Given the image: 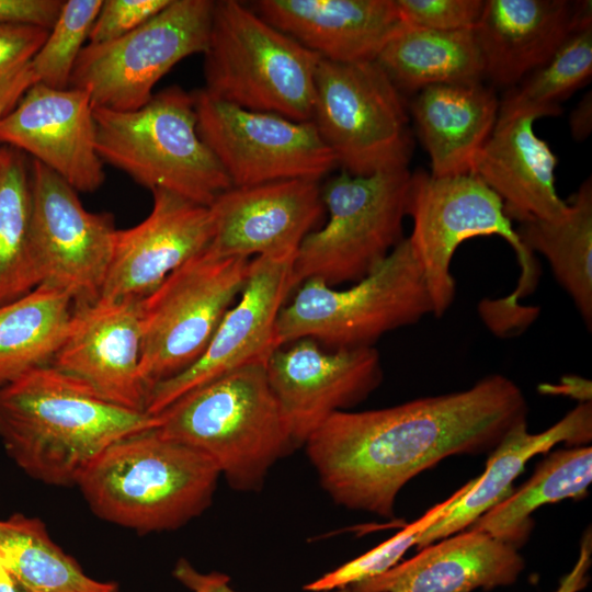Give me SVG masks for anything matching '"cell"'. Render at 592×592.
I'll return each mask as SVG.
<instances>
[{
    "instance_id": "obj_1",
    "label": "cell",
    "mask_w": 592,
    "mask_h": 592,
    "mask_svg": "<svg viewBox=\"0 0 592 592\" xmlns=\"http://www.w3.org/2000/svg\"><path fill=\"white\" fill-rule=\"evenodd\" d=\"M526 417L520 387L492 374L460 391L384 409L338 411L305 446L334 502L391 517L397 494L410 479L448 456L494 449Z\"/></svg>"
},
{
    "instance_id": "obj_2",
    "label": "cell",
    "mask_w": 592,
    "mask_h": 592,
    "mask_svg": "<svg viewBox=\"0 0 592 592\" xmlns=\"http://www.w3.org/2000/svg\"><path fill=\"white\" fill-rule=\"evenodd\" d=\"M157 415L114 405L52 365L0 388V440L33 479L77 485L112 444L155 429Z\"/></svg>"
},
{
    "instance_id": "obj_3",
    "label": "cell",
    "mask_w": 592,
    "mask_h": 592,
    "mask_svg": "<svg viewBox=\"0 0 592 592\" xmlns=\"http://www.w3.org/2000/svg\"><path fill=\"white\" fill-rule=\"evenodd\" d=\"M220 471L204 453L151 429L109 446L77 486L100 519L139 534L172 531L212 503Z\"/></svg>"
},
{
    "instance_id": "obj_4",
    "label": "cell",
    "mask_w": 592,
    "mask_h": 592,
    "mask_svg": "<svg viewBox=\"0 0 592 592\" xmlns=\"http://www.w3.org/2000/svg\"><path fill=\"white\" fill-rule=\"evenodd\" d=\"M157 417L161 435L204 453L239 491L260 490L271 467L295 448L264 365L198 386Z\"/></svg>"
},
{
    "instance_id": "obj_5",
    "label": "cell",
    "mask_w": 592,
    "mask_h": 592,
    "mask_svg": "<svg viewBox=\"0 0 592 592\" xmlns=\"http://www.w3.org/2000/svg\"><path fill=\"white\" fill-rule=\"evenodd\" d=\"M407 215L413 220L407 238L432 300V315L441 318L455 299L451 262L459 244L473 237L497 235L513 248L521 275L511 295L492 301V309L504 322L519 323L527 317L528 308L519 301L535 289L539 265L521 242L501 198L477 175L433 177L421 170L411 173Z\"/></svg>"
},
{
    "instance_id": "obj_6",
    "label": "cell",
    "mask_w": 592,
    "mask_h": 592,
    "mask_svg": "<svg viewBox=\"0 0 592 592\" xmlns=\"http://www.w3.org/2000/svg\"><path fill=\"white\" fill-rule=\"evenodd\" d=\"M102 159L150 191L163 190L204 206L232 184L202 140L192 92L168 87L134 111L93 107Z\"/></svg>"
},
{
    "instance_id": "obj_7",
    "label": "cell",
    "mask_w": 592,
    "mask_h": 592,
    "mask_svg": "<svg viewBox=\"0 0 592 592\" xmlns=\"http://www.w3.org/2000/svg\"><path fill=\"white\" fill-rule=\"evenodd\" d=\"M203 88L246 110L311 121L320 57L236 0L215 1Z\"/></svg>"
},
{
    "instance_id": "obj_8",
    "label": "cell",
    "mask_w": 592,
    "mask_h": 592,
    "mask_svg": "<svg viewBox=\"0 0 592 592\" xmlns=\"http://www.w3.org/2000/svg\"><path fill=\"white\" fill-rule=\"evenodd\" d=\"M281 309L280 346L308 338L332 350L371 348L384 334L433 314L432 300L406 237L371 274L345 289L310 278Z\"/></svg>"
},
{
    "instance_id": "obj_9",
    "label": "cell",
    "mask_w": 592,
    "mask_h": 592,
    "mask_svg": "<svg viewBox=\"0 0 592 592\" xmlns=\"http://www.w3.org/2000/svg\"><path fill=\"white\" fill-rule=\"evenodd\" d=\"M410 183L408 168L368 177L342 171L329 179L321 186L328 220L309 232L296 252L295 287L310 278L332 287L357 282L380 265L406 238Z\"/></svg>"
},
{
    "instance_id": "obj_10",
    "label": "cell",
    "mask_w": 592,
    "mask_h": 592,
    "mask_svg": "<svg viewBox=\"0 0 592 592\" xmlns=\"http://www.w3.org/2000/svg\"><path fill=\"white\" fill-rule=\"evenodd\" d=\"M311 122L351 175L407 169L413 147L408 105L375 60L320 59Z\"/></svg>"
},
{
    "instance_id": "obj_11",
    "label": "cell",
    "mask_w": 592,
    "mask_h": 592,
    "mask_svg": "<svg viewBox=\"0 0 592 592\" xmlns=\"http://www.w3.org/2000/svg\"><path fill=\"white\" fill-rule=\"evenodd\" d=\"M249 264L250 259L223 258L206 248L139 299L140 375L148 392L203 354L238 299Z\"/></svg>"
},
{
    "instance_id": "obj_12",
    "label": "cell",
    "mask_w": 592,
    "mask_h": 592,
    "mask_svg": "<svg viewBox=\"0 0 592 592\" xmlns=\"http://www.w3.org/2000/svg\"><path fill=\"white\" fill-rule=\"evenodd\" d=\"M213 0H171L157 15L126 35L80 52L69 87L87 90L94 107L134 111L182 59L208 45Z\"/></svg>"
},
{
    "instance_id": "obj_13",
    "label": "cell",
    "mask_w": 592,
    "mask_h": 592,
    "mask_svg": "<svg viewBox=\"0 0 592 592\" xmlns=\"http://www.w3.org/2000/svg\"><path fill=\"white\" fill-rule=\"evenodd\" d=\"M192 94L198 135L232 186L289 179L320 181L338 166L311 121L246 110L204 89Z\"/></svg>"
},
{
    "instance_id": "obj_14",
    "label": "cell",
    "mask_w": 592,
    "mask_h": 592,
    "mask_svg": "<svg viewBox=\"0 0 592 592\" xmlns=\"http://www.w3.org/2000/svg\"><path fill=\"white\" fill-rule=\"evenodd\" d=\"M30 170V244L39 284L64 292L73 305L93 303L113 254V216L87 210L77 191L41 162L33 160Z\"/></svg>"
},
{
    "instance_id": "obj_15",
    "label": "cell",
    "mask_w": 592,
    "mask_h": 592,
    "mask_svg": "<svg viewBox=\"0 0 592 592\" xmlns=\"http://www.w3.org/2000/svg\"><path fill=\"white\" fill-rule=\"evenodd\" d=\"M296 252L250 260L246 284L217 327L203 354L185 371L150 389L146 412L159 414L185 392L231 371L264 365L281 348L276 323L295 292Z\"/></svg>"
},
{
    "instance_id": "obj_16",
    "label": "cell",
    "mask_w": 592,
    "mask_h": 592,
    "mask_svg": "<svg viewBox=\"0 0 592 592\" xmlns=\"http://www.w3.org/2000/svg\"><path fill=\"white\" fill-rule=\"evenodd\" d=\"M288 344L272 354L265 369L297 447L331 414L364 400L383 372L374 346L325 351L308 338Z\"/></svg>"
},
{
    "instance_id": "obj_17",
    "label": "cell",
    "mask_w": 592,
    "mask_h": 592,
    "mask_svg": "<svg viewBox=\"0 0 592 592\" xmlns=\"http://www.w3.org/2000/svg\"><path fill=\"white\" fill-rule=\"evenodd\" d=\"M140 350L139 299L100 297L73 305L67 334L50 365L114 405L146 411Z\"/></svg>"
},
{
    "instance_id": "obj_18",
    "label": "cell",
    "mask_w": 592,
    "mask_h": 592,
    "mask_svg": "<svg viewBox=\"0 0 592 592\" xmlns=\"http://www.w3.org/2000/svg\"><path fill=\"white\" fill-rule=\"evenodd\" d=\"M93 103L87 90L34 83L0 123V143L33 156L77 192L104 182Z\"/></svg>"
},
{
    "instance_id": "obj_19",
    "label": "cell",
    "mask_w": 592,
    "mask_h": 592,
    "mask_svg": "<svg viewBox=\"0 0 592 592\" xmlns=\"http://www.w3.org/2000/svg\"><path fill=\"white\" fill-rule=\"evenodd\" d=\"M208 207L213 237L207 249L247 259L297 252L325 209L321 186L312 179L231 186Z\"/></svg>"
},
{
    "instance_id": "obj_20",
    "label": "cell",
    "mask_w": 592,
    "mask_h": 592,
    "mask_svg": "<svg viewBox=\"0 0 592 592\" xmlns=\"http://www.w3.org/2000/svg\"><path fill=\"white\" fill-rule=\"evenodd\" d=\"M151 193L149 215L132 228L116 230L102 298L146 297L212 240L209 207L163 190Z\"/></svg>"
},
{
    "instance_id": "obj_21",
    "label": "cell",
    "mask_w": 592,
    "mask_h": 592,
    "mask_svg": "<svg viewBox=\"0 0 592 592\" xmlns=\"http://www.w3.org/2000/svg\"><path fill=\"white\" fill-rule=\"evenodd\" d=\"M590 11L591 1L486 0L473 27L485 78L516 86L550 58Z\"/></svg>"
},
{
    "instance_id": "obj_22",
    "label": "cell",
    "mask_w": 592,
    "mask_h": 592,
    "mask_svg": "<svg viewBox=\"0 0 592 592\" xmlns=\"http://www.w3.org/2000/svg\"><path fill=\"white\" fill-rule=\"evenodd\" d=\"M254 12L321 59L376 60L401 25L395 0H259Z\"/></svg>"
},
{
    "instance_id": "obj_23",
    "label": "cell",
    "mask_w": 592,
    "mask_h": 592,
    "mask_svg": "<svg viewBox=\"0 0 592 592\" xmlns=\"http://www.w3.org/2000/svg\"><path fill=\"white\" fill-rule=\"evenodd\" d=\"M528 115L498 116L493 130L476 157L471 173L502 201L510 220H558L568 204L557 194V157L534 132Z\"/></svg>"
},
{
    "instance_id": "obj_24",
    "label": "cell",
    "mask_w": 592,
    "mask_h": 592,
    "mask_svg": "<svg viewBox=\"0 0 592 592\" xmlns=\"http://www.w3.org/2000/svg\"><path fill=\"white\" fill-rule=\"evenodd\" d=\"M524 560L512 544L469 530L422 548L351 592H471L512 584Z\"/></svg>"
},
{
    "instance_id": "obj_25",
    "label": "cell",
    "mask_w": 592,
    "mask_h": 592,
    "mask_svg": "<svg viewBox=\"0 0 592 592\" xmlns=\"http://www.w3.org/2000/svg\"><path fill=\"white\" fill-rule=\"evenodd\" d=\"M408 105L431 159L433 177L471 173L491 135L499 101L482 82L426 87Z\"/></svg>"
},
{
    "instance_id": "obj_26",
    "label": "cell",
    "mask_w": 592,
    "mask_h": 592,
    "mask_svg": "<svg viewBox=\"0 0 592 592\" xmlns=\"http://www.w3.org/2000/svg\"><path fill=\"white\" fill-rule=\"evenodd\" d=\"M591 436V401L580 403L558 423L538 434L527 431V422L519 424L493 449L485 473L470 480L468 489L418 537L415 545L423 548L473 524L512 492V482L534 455L545 453L562 442L583 444Z\"/></svg>"
},
{
    "instance_id": "obj_27",
    "label": "cell",
    "mask_w": 592,
    "mask_h": 592,
    "mask_svg": "<svg viewBox=\"0 0 592 592\" xmlns=\"http://www.w3.org/2000/svg\"><path fill=\"white\" fill-rule=\"evenodd\" d=\"M375 61L402 95L415 94L434 84L485 79L473 29L436 31L402 22Z\"/></svg>"
},
{
    "instance_id": "obj_28",
    "label": "cell",
    "mask_w": 592,
    "mask_h": 592,
    "mask_svg": "<svg viewBox=\"0 0 592 592\" xmlns=\"http://www.w3.org/2000/svg\"><path fill=\"white\" fill-rule=\"evenodd\" d=\"M73 312L64 292L39 284L0 305V388L24 374L50 365Z\"/></svg>"
},
{
    "instance_id": "obj_29",
    "label": "cell",
    "mask_w": 592,
    "mask_h": 592,
    "mask_svg": "<svg viewBox=\"0 0 592 592\" xmlns=\"http://www.w3.org/2000/svg\"><path fill=\"white\" fill-rule=\"evenodd\" d=\"M558 220L530 219L515 229L530 252L548 261L589 331L592 328V181L584 180Z\"/></svg>"
},
{
    "instance_id": "obj_30",
    "label": "cell",
    "mask_w": 592,
    "mask_h": 592,
    "mask_svg": "<svg viewBox=\"0 0 592 592\" xmlns=\"http://www.w3.org/2000/svg\"><path fill=\"white\" fill-rule=\"evenodd\" d=\"M0 565L29 592H115L88 576L50 537L44 522L23 513L0 519Z\"/></svg>"
},
{
    "instance_id": "obj_31",
    "label": "cell",
    "mask_w": 592,
    "mask_h": 592,
    "mask_svg": "<svg viewBox=\"0 0 592 592\" xmlns=\"http://www.w3.org/2000/svg\"><path fill=\"white\" fill-rule=\"evenodd\" d=\"M591 480V446L557 451L540 463L532 478L517 491H512L481 514L470 530L516 547L530 532L532 512L546 503L581 498Z\"/></svg>"
},
{
    "instance_id": "obj_32",
    "label": "cell",
    "mask_w": 592,
    "mask_h": 592,
    "mask_svg": "<svg viewBox=\"0 0 592 592\" xmlns=\"http://www.w3.org/2000/svg\"><path fill=\"white\" fill-rule=\"evenodd\" d=\"M31 170L20 150L0 147V305L39 285L34 266L30 226Z\"/></svg>"
},
{
    "instance_id": "obj_33",
    "label": "cell",
    "mask_w": 592,
    "mask_h": 592,
    "mask_svg": "<svg viewBox=\"0 0 592 592\" xmlns=\"http://www.w3.org/2000/svg\"><path fill=\"white\" fill-rule=\"evenodd\" d=\"M592 75V11L573 27L550 58L524 77L499 102L498 116H555L561 103Z\"/></svg>"
},
{
    "instance_id": "obj_34",
    "label": "cell",
    "mask_w": 592,
    "mask_h": 592,
    "mask_svg": "<svg viewBox=\"0 0 592 592\" xmlns=\"http://www.w3.org/2000/svg\"><path fill=\"white\" fill-rule=\"evenodd\" d=\"M102 1H64L55 25L30 61L37 82L57 90L69 88L75 62L89 39Z\"/></svg>"
},
{
    "instance_id": "obj_35",
    "label": "cell",
    "mask_w": 592,
    "mask_h": 592,
    "mask_svg": "<svg viewBox=\"0 0 592 592\" xmlns=\"http://www.w3.org/2000/svg\"><path fill=\"white\" fill-rule=\"evenodd\" d=\"M470 481L452 497L436 504L417 521L407 524L400 532L364 555L345 562L337 569L304 585L305 591L328 592L346 589L377 577L394 566L403 554L417 544L418 537L433 525L448 508L468 489Z\"/></svg>"
},
{
    "instance_id": "obj_36",
    "label": "cell",
    "mask_w": 592,
    "mask_h": 592,
    "mask_svg": "<svg viewBox=\"0 0 592 592\" xmlns=\"http://www.w3.org/2000/svg\"><path fill=\"white\" fill-rule=\"evenodd\" d=\"M485 0H395L401 22L436 31L473 29Z\"/></svg>"
},
{
    "instance_id": "obj_37",
    "label": "cell",
    "mask_w": 592,
    "mask_h": 592,
    "mask_svg": "<svg viewBox=\"0 0 592 592\" xmlns=\"http://www.w3.org/2000/svg\"><path fill=\"white\" fill-rule=\"evenodd\" d=\"M171 0H103L92 25L90 44L126 35L163 10Z\"/></svg>"
},
{
    "instance_id": "obj_38",
    "label": "cell",
    "mask_w": 592,
    "mask_h": 592,
    "mask_svg": "<svg viewBox=\"0 0 592 592\" xmlns=\"http://www.w3.org/2000/svg\"><path fill=\"white\" fill-rule=\"evenodd\" d=\"M49 31L0 23V79L29 64Z\"/></svg>"
},
{
    "instance_id": "obj_39",
    "label": "cell",
    "mask_w": 592,
    "mask_h": 592,
    "mask_svg": "<svg viewBox=\"0 0 592 592\" xmlns=\"http://www.w3.org/2000/svg\"><path fill=\"white\" fill-rule=\"evenodd\" d=\"M62 0H0V23L52 30Z\"/></svg>"
},
{
    "instance_id": "obj_40",
    "label": "cell",
    "mask_w": 592,
    "mask_h": 592,
    "mask_svg": "<svg viewBox=\"0 0 592 592\" xmlns=\"http://www.w3.org/2000/svg\"><path fill=\"white\" fill-rule=\"evenodd\" d=\"M172 574L191 592H237L229 585L230 579L227 574L217 571L209 573L200 572L184 558L177 561ZM328 592L351 591L346 588Z\"/></svg>"
},
{
    "instance_id": "obj_41",
    "label": "cell",
    "mask_w": 592,
    "mask_h": 592,
    "mask_svg": "<svg viewBox=\"0 0 592 592\" xmlns=\"http://www.w3.org/2000/svg\"><path fill=\"white\" fill-rule=\"evenodd\" d=\"M36 82L30 62L0 79V123Z\"/></svg>"
},
{
    "instance_id": "obj_42",
    "label": "cell",
    "mask_w": 592,
    "mask_h": 592,
    "mask_svg": "<svg viewBox=\"0 0 592 592\" xmlns=\"http://www.w3.org/2000/svg\"><path fill=\"white\" fill-rule=\"evenodd\" d=\"M592 540L590 532L584 535L578 560L571 571L560 581L555 592H579L588 583V571L591 566Z\"/></svg>"
},
{
    "instance_id": "obj_43",
    "label": "cell",
    "mask_w": 592,
    "mask_h": 592,
    "mask_svg": "<svg viewBox=\"0 0 592 592\" xmlns=\"http://www.w3.org/2000/svg\"><path fill=\"white\" fill-rule=\"evenodd\" d=\"M539 389L545 394L568 395L583 402L591 401V382L581 377L566 376L561 384H544Z\"/></svg>"
},
{
    "instance_id": "obj_44",
    "label": "cell",
    "mask_w": 592,
    "mask_h": 592,
    "mask_svg": "<svg viewBox=\"0 0 592 592\" xmlns=\"http://www.w3.org/2000/svg\"><path fill=\"white\" fill-rule=\"evenodd\" d=\"M592 100L591 93L584 95L570 115V129L573 138L583 140L591 132L592 126Z\"/></svg>"
},
{
    "instance_id": "obj_45",
    "label": "cell",
    "mask_w": 592,
    "mask_h": 592,
    "mask_svg": "<svg viewBox=\"0 0 592 592\" xmlns=\"http://www.w3.org/2000/svg\"><path fill=\"white\" fill-rule=\"evenodd\" d=\"M0 592H29L0 565Z\"/></svg>"
},
{
    "instance_id": "obj_46",
    "label": "cell",
    "mask_w": 592,
    "mask_h": 592,
    "mask_svg": "<svg viewBox=\"0 0 592 592\" xmlns=\"http://www.w3.org/2000/svg\"><path fill=\"white\" fill-rule=\"evenodd\" d=\"M115 592H118V591H115Z\"/></svg>"
}]
</instances>
